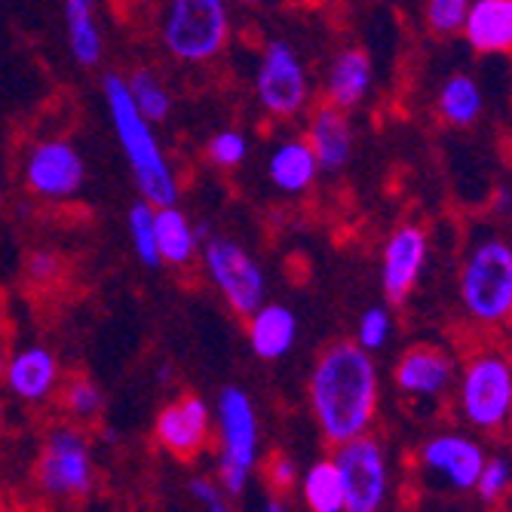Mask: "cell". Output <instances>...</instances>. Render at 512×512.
<instances>
[{"label": "cell", "instance_id": "23", "mask_svg": "<svg viewBox=\"0 0 512 512\" xmlns=\"http://www.w3.org/2000/svg\"><path fill=\"white\" fill-rule=\"evenodd\" d=\"M482 111H485V96L473 74L457 71L436 92V114L454 129L473 126L482 117Z\"/></svg>", "mask_w": 512, "mask_h": 512}, {"label": "cell", "instance_id": "38", "mask_svg": "<svg viewBox=\"0 0 512 512\" xmlns=\"http://www.w3.org/2000/svg\"><path fill=\"white\" fill-rule=\"evenodd\" d=\"M4 430H7V405L0 402V436H4Z\"/></svg>", "mask_w": 512, "mask_h": 512}, {"label": "cell", "instance_id": "18", "mask_svg": "<svg viewBox=\"0 0 512 512\" xmlns=\"http://www.w3.org/2000/svg\"><path fill=\"white\" fill-rule=\"evenodd\" d=\"M424 463L448 479L451 488H476L479 482V473L485 467V454H482V445L473 442L470 436H460V433H442V436H433L427 445H424Z\"/></svg>", "mask_w": 512, "mask_h": 512}, {"label": "cell", "instance_id": "4", "mask_svg": "<svg viewBox=\"0 0 512 512\" xmlns=\"http://www.w3.org/2000/svg\"><path fill=\"white\" fill-rule=\"evenodd\" d=\"M457 408L482 433H500L512 424V359L500 347L485 344L463 359Z\"/></svg>", "mask_w": 512, "mask_h": 512}, {"label": "cell", "instance_id": "8", "mask_svg": "<svg viewBox=\"0 0 512 512\" xmlns=\"http://www.w3.org/2000/svg\"><path fill=\"white\" fill-rule=\"evenodd\" d=\"M203 270L230 307V313L249 316L267 298V276L258 258L234 237H206L200 246Z\"/></svg>", "mask_w": 512, "mask_h": 512}, {"label": "cell", "instance_id": "2", "mask_svg": "<svg viewBox=\"0 0 512 512\" xmlns=\"http://www.w3.org/2000/svg\"><path fill=\"white\" fill-rule=\"evenodd\" d=\"M102 92H105V105H108L117 145L123 148V157L138 184V194L154 206H175L181 194L178 175L160 145L154 123L135 108L126 77L108 74L102 83Z\"/></svg>", "mask_w": 512, "mask_h": 512}, {"label": "cell", "instance_id": "32", "mask_svg": "<svg viewBox=\"0 0 512 512\" xmlns=\"http://www.w3.org/2000/svg\"><path fill=\"white\" fill-rule=\"evenodd\" d=\"M65 273V261L53 249H34L25 258V276L31 286H53L56 279Z\"/></svg>", "mask_w": 512, "mask_h": 512}, {"label": "cell", "instance_id": "30", "mask_svg": "<svg viewBox=\"0 0 512 512\" xmlns=\"http://www.w3.org/2000/svg\"><path fill=\"white\" fill-rule=\"evenodd\" d=\"M470 4H473V0H427L424 19H427L433 34L451 37V34L463 31V22H467Z\"/></svg>", "mask_w": 512, "mask_h": 512}, {"label": "cell", "instance_id": "14", "mask_svg": "<svg viewBox=\"0 0 512 512\" xmlns=\"http://www.w3.org/2000/svg\"><path fill=\"white\" fill-rule=\"evenodd\" d=\"M4 384L19 402L43 405V402L56 399V393L62 387V365L53 350L34 344L19 353H10Z\"/></svg>", "mask_w": 512, "mask_h": 512}, {"label": "cell", "instance_id": "22", "mask_svg": "<svg viewBox=\"0 0 512 512\" xmlns=\"http://www.w3.org/2000/svg\"><path fill=\"white\" fill-rule=\"evenodd\" d=\"M203 240L191 218L175 206H157V252L160 264L169 267H188L194 264Z\"/></svg>", "mask_w": 512, "mask_h": 512}, {"label": "cell", "instance_id": "25", "mask_svg": "<svg viewBox=\"0 0 512 512\" xmlns=\"http://www.w3.org/2000/svg\"><path fill=\"white\" fill-rule=\"evenodd\" d=\"M301 494L310 512H344V482L335 460H316L301 482Z\"/></svg>", "mask_w": 512, "mask_h": 512}, {"label": "cell", "instance_id": "13", "mask_svg": "<svg viewBox=\"0 0 512 512\" xmlns=\"http://www.w3.org/2000/svg\"><path fill=\"white\" fill-rule=\"evenodd\" d=\"M212 427H215V414L206 405V399L197 393H184L160 408L154 421V439L172 457L194 460L206 451L212 439Z\"/></svg>", "mask_w": 512, "mask_h": 512}, {"label": "cell", "instance_id": "20", "mask_svg": "<svg viewBox=\"0 0 512 512\" xmlns=\"http://www.w3.org/2000/svg\"><path fill=\"white\" fill-rule=\"evenodd\" d=\"M249 347L258 359H283L298 341V316L286 304H261L246 316Z\"/></svg>", "mask_w": 512, "mask_h": 512}, {"label": "cell", "instance_id": "10", "mask_svg": "<svg viewBox=\"0 0 512 512\" xmlns=\"http://www.w3.org/2000/svg\"><path fill=\"white\" fill-rule=\"evenodd\" d=\"M22 181L40 200H71L83 191L86 181L83 154L68 138H40L22 160Z\"/></svg>", "mask_w": 512, "mask_h": 512}, {"label": "cell", "instance_id": "9", "mask_svg": "<svg viewBox=\"0 0 512 512\" xmlns=\"http://www.w3.org/2000/svg\"><path fill=\"white\" fill-rule=\"evenodd\" d=\"M255 99L273 120H295L310 105V74L298 50L286 40H270L255 68Z\"/></svg>", "mask_w": 512, "mask_h": 512}, {"label": "cell", "instance_id": "31", "mask_svg": "<svg viewBox=\"0 0 512 512\" xmlns=\"http://www.w3.org/2000/svg\"><path fill=\"white\" fill-rule=\"evenodd\" d=\"M393 335V316L387 307H368L356 325V344L368 353L381 350Z\"/></svg>", "mask_w": 512, "mask_h": 512}, {"label": "cell", "instance_id": "26", "mask_svg": "<svg viewBox=\"0 0 512 512\" xmlns=\"http://www.w3.org/2000/svg\"><path fill=\"white\" fill-rule=\"evenodd\" d=\"M126 86H129V96H132L135 108L142 111L154 126L169 120V114H172V96H169L166 83L151 68H135L126 77Z\"/></svg>", "mask_w": 512, "mask_h": 512}, {"label": "cell", "instance_id": "11", "mask_svg": "<svg viewBox=\"0 0 512 512\" xmlns=\"http://www.w3.org/2000/svg\"><path fill=\"white\" fill-rule=\"evenodd\" d=\"M335 467L344 482V512H378L387 497V460L375 436H356L338 445Z\"/></svg>", "mask_w": 512, "mask_h": 512}, {"label": "cell", "instance_id": "34", "mask_svg": "<svg viewBox=\"0 0 512 512\" xmlns=\"http://www.w3.org/2000/svg\"><path fill=\"white\" fill-rule=\"evenodd\" d=\"M264 479L270 485L273 494H286L295 488V479H298V470H295V460L286 457V454H270L264 460Z\"/></svg>", "mask_w": 512, "mask_h": 512}, {"label": "cell", "instance_id": "36", "mask_svg": "<svg viewBox=\"0 0 512 512\" xmlns=\"http://www.w3.org/2000/svg\"><path fill=\"white\" fill-rule=\"evenodd\" d=\"M203 512H230V503H227V497L221 494V497H215L212 503H206Z\"/></svg>", "mask_w": 512, "mask_h": 512}, {"label": "cell", "instance_id": "19", "mask_svg": "<svg viewBox=\"0 0 512 512\" xmlns=\"http://www.w3.org/2000/svg\"><path fill=\"white\" fill-rule=\"evenodd\" d=\"M460 34L479 56H512V0H473Z\"/></svg>", "mask_w": 512, "mask_h": 512}, {"label": "cell", "instance_id": "40", "mask_svg": "<svg viewBox=\"0 0 512 512\" xmlns=\"http://www.w3.org/2000/svg\"><path fill=\"white\" fill-rule=\"evenodd\" d=\"M4 325H7L4 322V304H0V332H4Z\"/></svg>", "mask_w": 512, "mask_h": 512}, {"label": "cell", "instance_id": "6", "mask_svg": "<svg viewBox=\"0 0 512 512\" xmlns=\"http://www.w3.org/2000/svg\"><path fill=\"white\" fill-rule=\"evenodd\" d=\"M34 482L43 497L59 503H77L92 494L96 457H92V442L80 424H56L43 436L34 460Z\"/></svg>", "mask_w": 512, "mask_h": 512}, {"label": "cell", "instance_id": "21", "mask_svg": "<svg viewBox=\"0 0 512 512\" xmlns=\"http://www.w3.org/2000/svg\"><path fill=\"white\" fill-rule=\"evenodd\" d=\"M319 163L313 148L307 145V138H283L267 157V178L270 184L286 197H301L307 194L316 175H319Z\"/></svg>", "mask_w": 512, "mask_h": 512}, {"label": "cell", "instance_id": "28", "mask_svg": "<svg viewBox=\"0 0 512 512\" xmlns=\"http://www.w3.org/2000/svg\"><path fill=\"white\" fill-rule=\"evenodd\" d=\"M129 224V240L135 249V258L145 267H160V252H157V206L148 203L145 197L132 203L126 212Z\"/></svg>", "mask_w": 512, "mask_h": 512}, {"label": "cell", "instance_id": "7", "mask_svg": "<svg viewBox=\"0 0 512 512\" xmlns=\"http://www.w3.org/2000/svg\"><path fill=\"white\" fill-rule=\"evenodd\" d=\"M212 414L218 430V485L227 497H237L258 467V411L243 387H224Z\"/></svg>", "mask_w": 512, "mask_h": 512}, {"label": "cell", "instance_id": "3", "mask_svg": "<svg viewBox=\"0 0 512 512\" xmlns=\"http://www.w3.org/2000/svg\"><path fill=\"white\" fill-rule=\"evenodd\" d=\"M457 298L479 329L512 322V240L488 234L467 249L457 270Z\"/></svg>", "mask_w": 512, "mask_h": 512}, {"label": "cell", "instance_id": "24", "mask_svg": "<svg viewBox=\"0 0 512 512\" xmlns=\"http://www.w3.org/2000/svg\"><path fill=\"white\" fill-rule=\"evenodd\" d=\"M65 28H68V50L74 62L83 68H96L105 53V37H102L92 0H68Z\"/></svg>", "mask_w": 512, "mask_h": 512}, {"label": "cell", "instance_id": "1", "mask_svg": "<svg viewBox=\"0 0 512 512\" xmlns=\"http://www.w3.org/2000/svg\"><path fill=\"white\" fill-rule=\"evenodd\" d=\"M307 396L322 436L332 445L368 433L381 399L375 359L356 341L329 344L313 362Z\"/></svg>", "mask_w": 512, "mask_h": 512}, {"label": "cell", "instance_id": "39", "mask_svg": "<svg viewBox=\"0 0 512 512\" xmlns=\"http://www.w3.org/2000/svg\"><path fill=\"white\" fill-rule=\"evenodd\" d=\"M237 4H246V7H255V4H261V0H237Z\"/></svg>", "mask_w": 512, "mask_h": 512}, {"label": "cell", "instance_id": "5", "mask_svg": "<svg viewBox=\"0 0 512 512\" xmlns=\"http://www.w3.org/2000/svg\"><path fill=\"white\" fill-rule=\"evenodd\" d=\"M227 0H166L160 40L166 53L181 65L215 62L230 43Z\"/></svg>", "mask_w": 512, "mask_h": 512}, {"label": "cell", "instance_id": "17", "mask_svg": "<svg viewBox=\"0 0 512 512\" xmlns=\"http://www.w3.org/2000/svg\"><path fill=\"white\" fill-rule=\"evenodd\" d=\"M371 83H375V65H371V56L362 50V46H344L338 50L325 68V102L341 108V111H353L365 102V96L371 92Z\"/></svg>", "mask_w": 512, "mask_h": 512}, {"label": "cell", "instance_id": "12", "mask_svg": "<svg viewBox=\"0 0 512 512\" xmlns=\"http://www.w3.org/2000/svg\"><path fill=\"white\" fill-rule=\"evenodd\" d=\"M430 261V234L421 224H399L381 249V289L390 304H405Z\"/></svg>", "mask_w": 512, "mask_h": 512}, {"label": "cell", "instance_id": "35", "mask_svg": "<svg viewBox=\"0 0 512 512\" xmlns=\"http://www.w3.org/2000/svg\"><path fill=\"white\" fill-rule=\"evenodd\" d=\"M7 362H10V347L4 335H0V384H4V375H7Z\"/></svg>", "mask_w": 512, "mask_h": 512}, {"label": "cell", "instance_id": "29", "mask_svg": "<svg viewBox=\"0 0 512 512\" xmlns=\"http://www.w3.org/2000/svg\"><path fill=\"white\" fill-rule=\"evenodd\" d=\"M249 157V138L240 129H221L209 138L206 145V160L215 169H237Z\"/></svg>", "mask_w": 512, "mask_h": 512}, {"label": "cell", "instance_id": "37", "mask_svg": "<svg viewBox=\"0 0 512 512\" xmlns=\"http://www.w3.org/2000/svg\"><path fill=\"white\" fill-rule=\"evenodd\" d=\"M261 512H286V506H283V500H276V497H270L264 506H261Z\"/></svg>", "mask_w": 512, "mask_h": 512}, {"label": "cell", "instance_id": "16", "mask_svg": "<svg viewBox=\"0 0 512 512\" xmlns=\"http://www.w3.org/2000/svg\"><path fill=\"white\" fill-rule=\"evenodd\" d=\"M307 145L316 154L322 172H341L353 160L356 135L350 123V111H341L329 102H322L310 111L307 120Z\"/></svg>", "mask_w": 512, "mask_h": 512}, {"label": "cell", "instance_id": "15", "mask_svg": "<svg viewBox=\"0 0 512 512\" xmlns=\"http://www.w3.org/2000/svg\"><path fill=\"white\" fill-rule=\"evenodd\" d=\"M454 359L439 344H414L396 362V387L405 396L436 399L451 387Z\"/></svg>", "mask_w": 512, "mask_h": 512}, {"label": "cell", "instance_id": "33", "mask_svg": "<svg viewBox=\"0 0 512 512\" xmlns=\"http://www.w3.org/2000/svg\"><path fill=\"white\" fill-rule=\"evenodd\" d=\"M509 485H512V463L506 457L485 460V467L479 473V482H476L479 494L485 500H497V497H503L509 491Z\"/></svg>", "mask_w": 512, "mask_h": 512}, {"label": "cell", "instance_id": "27", "mask_svg": "<svg viewBox=\"0 0 512 512\" xmlns=\"http://www.w3.org/2000/svg\"><path fill=\"white\" fill-rule=\"evenodd\" d=\"M56 396H59L62 411L71 417L74 424L96 421V417L102 414V408H105V393L99 390L96 381H89L86 375H74V378L62 381Z\"/></svg>", "mask_w": 512, "mask_h": 512}]
</instances>
